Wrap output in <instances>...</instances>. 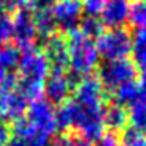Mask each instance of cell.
<instances>
[{"mask_svg":"<svg viewBox=\"0 0 146 146\" xmlns=\"http://www.w3.org/2000/svg\"><path fill=\"white\" fill-rule=\"evenodd\" d=\"M68 66L71 68L74 76L85 77L99 64V54L96 49L94 39L86 38L79 32V29L68 33Z\"/></svg>","mask_w":146,"mask_h":146,"instance_id":"cell-1","label":"cell"},{"mask_svg":"<svg viewBox=\"0 0 146 146\" xmlns=\"http://www.w3.org/2000/svg\"><path fill=\"white\" fill-rule=\"evenodd\" d=\"M99 57L107 61L126 60L130 54L132 36L126 29H110L102 32L94 41Z\"/></svg>","mask_w":146,"mask_h":146,"instance_id":"cell-2","label":"cell"},{"mask_svg":"<svg viewBox=\"0 0 146 146\" xmlns=\"http://www.w3.org/2000/svg\"><path fill=\"white\" fill-rule=\"evenodd\" d=\"M74 101L88 111H104L105 88L96 76H85L74 86Z\"/></svg>","mask_w":146,"mask_h":146,"instance_id":"cell-3","label":"cell"},{"mask_svg":"<svg viewBox=\"0 0 146 146\" xmlns=\"http://www.w3.org/2000/svg\"><path fill=\"white\" fill-rule=\"evenodd\" d=\"M17 68H19V74H21L19 79L24 80H33V82L44 83V80L50 74V64H49L44 52L36 49L35 46L24 49L21 52Z\"/></svg>","mask_w":146,"mask_h":146,"instance_id":"cell-4","label":"cell"},{"mask_svg":"<svg viewBox=\"0 0 146 146\" xmlns=\"http://www.w3.org/2000/svg\"><path fill=\"white\" fill-rule=\"evenodd\" d=\"M137 77V66L130 60H115L107 61L99 71L98 79L101 80L105 90H116L126 82H132Z\"/></svg>","mask_w":146,"mask_h":146,"instance_id":"cell-5","label":"cell"},{"mask_svg":"<svg viewBox=\"0 0 146 146\" xmlns=\"http://www.w3.org/2000/svg\"><path fill=\"white\" fill-rule=\"evenodd\" d=\"M29 123H32L39 132L47 135L50 138L58 130L57 119H55V108L46 99H36L27 108V118Z\"/></svg>","mask_w":146,"mask_h":146,"instance_id":"cell-6","label":"cell"},{"mask_svg":"<svg viewBox=\"0 0 146 146\" xmlns=\"http://www.w3.org/2000/svg\"><path fill=\"white\" fill-rule=\"evenodd\" d=\"M29 108V101L14 90H0V123H16Z\"/></svg>","mask_w":146,"mask_h":146,"instance_id":"cell-7","label":"cell"},{"mask_svg":"<svg viewBox=\"0 0 146 146\" xmlns=\"http://www.w3.org/2000/svg\"><path fill=\"white\" fill-rule=\"evenodd\" d=\"M57 27L64 32H72L79 27L82 17L80 0H57L50 8Z\"/></svg>","mask_w":146,"mask_h":146,"instance_id":"cell-8","label":"cell"},{"mask_svg":"<svg viewBox=\"0 0 146 146\" xmlns=\"http://www.w3.org/2000/svg\"><path fill=\"white\" fill-rule=\"evenodd\" d=\"M13 21V30H11V39L17 44V47L29 49L35 46V41L38 38L35 24H33V16L30 11H16Z\"/></svg>","mask_w":146,"mask_h":146,"instance_id":"cell-9","label":"cell"},{"mask_svg":"<svg viewBox=\"0 0 146 146\" xmlns=\"http://www.w3.org/2000/svg\"><path fill=\"white\" fill-rule=\"evenodd\" d=\"M72 91V80L64 72H50L42 85V94L52 105H61L68 101Z\"/></svg>","mask_w":146,"mask_h":146,"instance_id":"cell-10","label":"cell"},{"mask_svg":"<svg viewBox=\"0 0 146 146\" xmlns=\"http://www.w3.org/2000/svg\"><path fill=\"white\" fill-rule=\"evenodd\" d=\"M44 55L50 64L52 72H64L68 68V42L63 35L49 36L44 42Z\"/></svg>","mask_w":146,"mask_h":146,"instance_id":"cell-11","label":"cell"},{"mask_svg":"<svg viewBox=\"0 0 146 146\" xmlns=\"http://www.w3.org/2000/svg\"><path fill=\"white\" fill-rule=\"evenodd\" d=\"M130 0H107L101 13V24L110 29H124L129 21Z\"/></svg>","mask_w":146,"mask_h":146,"instance_id":"cell-12","label":"cell"},{"mask_svg":"<svg viewBox=\"0 0 146 146\" xmlns=\"http://www.w3.org/2000/svg\"><path fill=\"white\" fill-rule=\"evenodd\" d=\"M83 118V108L77 104L76 101H69L58 107V110H55V119H57V127L61 130H72L79 129L80 123Z\"/></svg>","mask_w":146,"mask_h":146,"instance_id":"cell-13","label":"cell"},{"mask_svg":"<svg viewBox=\"0 0 146 146\" xmlns=\"http://www.w3.org/2000/svg\"><path fill=\"white\" fill-rule=\"evenodd\" d=\"M13 133L16 138L22 140L27 146H46L49 141V137L44 135L42 132H39L25 118H21L19 121L14 123Z\"/></svg>","mask_w":146,"mask_h":146,"instance_id":"cell-14","label":"cell"},{"mask_svg":"<svg viewBox=\"0 0 146 146\" xmlns=\"http://www.w3.org/2000/svg\"><path fill=\"white\" fill-rule=\"evenodd\" d=\"M32 16L38 36L47 39L49 36L57 33V24H55V19L50 13V8H38Z\"/></svg>","mask_w":146,"mask_h":146,"instance_id":"cell-15","label":"cell"},{"mask_svg":"<svg viewBox=\"0 0 146 146\" xmlns=\"http://www.w3.org/2000/svg\"><path fill=\"white\" fill-rule=\"evenodd\" d=\"M104 127H108L110 130H123L129 124L127 119V110L119 104H110L107 108H104Z\"/></svg>","mask_w":146,"mask_h":146,"instance_id":"cell-16","label":"cell"},{"mask_svg":"<svg viewBox=\"0 0 146 146\" xmlns=\"http://www.w3.org/2000/svg\"><path fill=\"white\" fill-rule=\"evenodd\" d=\"M130 54L133 57V64L146 71V29L135 30L132 36Z\"/></svg>","mask_w":146,"mask_h":146,"instance_id":"cell-17","label":"cell"},{"mask_svg":"<svg viewBox=\"0 0 146 146\" xmlns=\"http://www.w3.org/2000/svg\"><path fill=\"white\" fill-rule=\"evenodd\" d=\"M127 119H129L130 129L146 132V101L138 98L135 102H132L127 110Z\"/></svg>","mask_w":146,"mask_h":146,"instance_id":"cell-18","label":"cell"},{"mask_svg":"<svg viewBox=\"0 0 146 146\" xmlns=\"http://www.w3.org/2000/svg\"><path fill=\"white\" fill-rule=\"evenodd\" d=\"M113 96H115V104H119L123 107L126 104L130 105L132 102H135L140 98L138 96V82L132 80V82L123 83L116 90H113Z\"/></svg>","mask_w":146,"mask_h":146,"instance_id":"cell-19","label":"cell"},{"mask_svg":"<svg viewBox=\"0 0 146 146\" xmlns=\"http://www.w3.org/2000/svg\"><path fill=\"white\" fill-rule=\"evenodd\" d=\"M129 22L137 30L146 29V0H135L133 3H130Z\"/></svg>","mask_w":146,"mask_h":146,"instance_id":"cell-20","label":"cell"},{"mask_svg":"<svg viewBox=\"0 0 146 146\" xmlns=\"http://www.w3.org/2000/svg\"><path fill=\"white\" fill-rule=\"evenodd\" d=\"M102 24L99 19H94V17H85L83 21H80L79 24V32L82 33V35H85L86 38L90 39H96L99 35L102 33Z\"/></svg>","mask_w":146,"mask_h":146,"instance_id":"cell-21","label":"cell"},{"mask_svg":"<svg viewBox=\"0 0 146 146\" xmlns=\"http://www.w3.org/2000/svg\"><path fill=\"white\" fill-rule=\"evenodd\" d=\"M121 146H146V133L133 129L124 130L123 138L119 140Z\"/></svg>","mask_w":146,"mask_h":146,"instance_id":"cell-22","label":"cell"},{"mask_svg":"<svg viewBox=\"0 0 146 146\" xmlns=\"http://www.w3.org/2000/svg\"><path fill=\"white\" fill-rule=\"evenodd\" d=\"M105 2L107 0H80L82 13H85L86 17H94V19H98L101 16L104 7H105Z\"/></svg>","mask_w":146,"mask_h":146,"instance_id":"cell-23","label":"cell"},{"mask_svg":"<svg viewBox=\"0 0 146 146\" xmlns=\"http://www.w3.org/2000/svg\"><path fill=\"white\" fill-rule=\"evenodd\" d=\"M54 146H94L91 140L83 135H63L54 141Z\"/></svg>","mask_w":146,"mask_h":146,"instance_id":"cell-24","label":"cell"},{"mask_svg":"<svg viewBox=\"0 0 146 146\" xmlns=\"http://www.w3.org/2000/svg\"><path fill=\"white\" fill-rule=\"evenodd\" d=\"M11 30H13V21L7 13H0V47L7 46L11 39Z\"/></svg>","mask_w":146,"mask_h":146,"instance_id":"cell-25","label":"cell"},{"mask_svg":"<svg viewBox=\"0 0 146 146\" xmlns=\"http://www.w3.org/2000/svg\"><path fill=\"white\" fill-rule=\"evenodd\" d=\"M7 7L14 11H32L38 10V0H5Z\"/></svg>","mask_w":146,"mask_h":146,"instance_id":"cell-26","label":"cell"},{"mask_svg":"<svg viewBox=\"0 0 146 146\" xmlns=\"http://www.w3.org/2000/svg\"><path fill=\"white\" fill-rule=\"evenodd\" d=\"M96 146H121V141H119L116 133L105 132L98 138V145Z\"/></svg>","mask_w":146,"mask_h":146,"instance_id":"cell-27","label":"cell"},{"mask_svg":"<svg viewBox=\"0 0 146 146\" xmlns=\"http://www.w3.org/2000/svg\"><path fill=\"white\" fill-rule=\"evenodd\" d=\"M11 138V130L7 124L0 123V146H7V143Z\"/></svg>","mask_w":146,"mask_h":146,"instance_id":"cell-28","label":"cell"},{"mask_svg":"<svg viewBox=\"0 0 146 146\" xmlns=\"http://www.w3.org/2000/svg\"><path fill=\"white\" fill-rule=\"evenodd\" d=\"M138 96H140V99L146 101V71L143 72L141 79L138 82Z\"/></svg>","mask_w":146,"mask_h":146,"instance_id":"cell-29","label":"cell"},{"mask_svg":"<svg viewBox=\"0 0 146 146\" xmlns=\"http://www.w3.org/2000/svg\"><path fill=\"white\" fill-rule=\"evenodd\" d=\"M7 146H27V145L22 141V140H19V138L14 137V138H10V141L7 143Z\"/></svg>","mask_w":146,"mask_h":146,"instance_id":"cell-30","label":"cell"},{"mask_svg":"<svg viewBox=\"0 0 146 146\" xmlns=\"http://www.w3.org/2000/svg\"><path fill=\"white\" fill-rule=\"evenodd\" d=\"M7 76H8V69L2 64V61H0V83L7 79Z\"/></svg>","mask_w":146,"mask_h":146,"instance_id":"cell-31","label":"cell"},{"mask_svg":"<svg viewBox=\"0 0 146 146\" xmlns=\"http://www.w3.org/2000/svg\"><path fill=\"white\" fill-rule=\"evenodd\" d=\"M0 2H2V3H3V2H5V0H0Z\"/></svg>","mask_w":146,"mask_h":146,"instance_id":"cell-32","label":"cell"},{"mask_svg":"<svg viewBox=\"0 0 146 146\" xmlns=\"http://www.w3.org/2000/svg\"><path fill=\"white\" fill-rule=\"evenodd\" d=\"M0 5H2V2H0Z\"/></svg>","mask_w":146,"mask_h":146,"instance_id":"cell-33","label":"cell"}]
</instances>
